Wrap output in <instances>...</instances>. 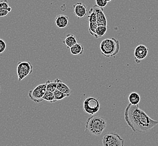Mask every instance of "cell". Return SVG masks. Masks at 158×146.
<instances>
[{
	"mask_svg": "<svg viewBox=\"0 0 158 146\" xmlns=\"http://www.w3.org/2000/svg\"><path fill=\"white\" fill-rule=\"evenodd\" d=\"M125 120L134 132L144 133L158 124V122L149 117L139 105L129 104L125 111Z\"/></svg>",
	"mask_w": 158,
	"mask_h": 146,
	"instance_id": "cell-1",
	"label": "cell"
},
{
	"mask_svg": "<svg viewBox=\"0 0 158 146\" xmlns=\"http://www.w3.org/2000/svg\"><path fill=\"white\" fill-rule=\"evenodd\" d=\"M100 49L102 55L104 57H114L118 54L120 43L118 40L115 38H106L100 43Z\"/></svg>",
	"mask_w": 158,
	"mask_h": 146,
	"instance_id": "cell-2",
	"label": "cell"
},
{
	"mask_svg": "<svg viewBox=\"0 0 158 146\" xmlns=\"http://www.w3.org/2000/svg\"><path fill=\"white\" fill-rule=\"evenodd\" d=\"M105 119L98 116H91L86 122V129L95 136H99L103 133L106 127Z\"/></svg>",
	"mask_w": 158,
	"mask_h": 146,
	"instance_id": "cell-3",
	"label": "cell"
},
{
	"mask_svg": "<svg viewBox=\"0 0 158 146\" xmlns=\"http://www.w3.org/2000/svg\"><path fill=\"white\" fill-rule=\"evenodd\" d=\"M102 144L103 146H124L125 140L117 133H108L104 135Z\"/></svg>",
	"mask_w": 158,
	"mask_h": 146,
	"instance_id": "cell-4",
	"label": "cell"
},
{
	"mask_svg": "<svg viewBox=\"0 0 158 146\" xmlns=\"http://www.w3.org/2000/svg\"><path fill=\"white\" fill-rule=\"evenodd\" d=\"M33 71V67L29 61H20L18 64L16 73L19 82L23 80L27 76L31 75Z\"/></svg>",
	"mask_w": 158,
	"mask_h": 146,
	"instance_id": "cell-5",
	"label": "cell"
},
{
	"mask_svg": "<svg viewBox=\"0 0 158 146\" xmlns=\"http://www.w3.org/2000/svg\"><path fill=\"white\" fill-rule=\"evenodd\" d=\"M82 107L85 113L93 116L99 111L100 109V104L98 99L90 97L84 101Z\"/></svg>",
	"mask_w": 158,
	"mask_h": 146,
	"instance_id": "cell-6",
	"label": "cell"
},
{
	"mask_svg": "<svg viewBox=\"0 0 158 146\" xmlns=\"http://www.w3.org/2000/svg\"><path fill=\"white\" fill-rule=\"evenodd\" d=\"M47 89L46 83L41 84L37 85L33 89L29 91L28 93V96L31 98V100L33 101L36 104H39L43 101V97Z\"/></svg>",
	"mask_w": 158,
	"mask_h": 146,
	"instance_id": "cell-7",
	"label": "cell"
},
{
	"mask_svg": "<svg viewBox=\"0 0 158 146\" xmlns=\"http://www.w3.org/2000/svg\"><path fill=\"white\" fill-rule=\"evenodd\" d=\"M149 52V49L145 45H140L137 46L134 51L135 60L137 64H140L141 61L146 58Z\"/></svg>",
	"mask_w": 158,
	"mask_h": 146,
	"instance_id": "cell-8",
	"label": "cell"
},
{
	"mask_svg": "<svg viewBox=\"0 0 158 146\" xmlns=\"http://www.w3.org/2000/svg\"><path fill=\"white\" fill-rule=\"evenodd\" d=\"M74 15L78 18H82L88 15V10L85 4L81 2H77L73 5Z\"/></svg>",
	"mask_w": 158,
	"mask_h": 146,
	"instance_id": "cell-9",
	"label": "cell"
},
{
	"mask_svg": "<svg viewBox=\"0 0 158 146\" xmlns=\"http://www.w3.org/2000/svg\"><path fill=\"white\" fill-rule=\"evenodd\" d=\"M93 8L94 10L95 11L97 14V18L98 25H104L107 26V20H106V17L104 13V10L103 8H100L99 7L95 5L93 7Z\"/></svg>",
	"mask_w": 158,
	"mask_h": 146,
	"instance_id": "cell-10",
	"label": "cell"
},
{
	"mask_svg": "<svg viewBox=\"0 0 158 146\" xmlns=\"http://www.w3.org/2000/svg\"><path fill=\"white\" fill-rule=\"evenodd\" d=\"M11 10L12 8L10 6L7 0L0 1V18L7 15Z\"/></svg>",
	"mask_w": 158,
	"mask_h": 146,
	"instance_id": "cell-11",
	"label": "cell"
},
{
	"mask_svg": "<svg viewBox=\"0 0 158 146\" xmlns=\"http://www.w3.org/2000/svg\"><path fill=\"white\" fill-rule=\"evenodd\" d=\"M55 24L59 28H64L69 24V17L64 15H58L55 19Z\"/></svg>",
	"mask_w": 158,
	"mask_h": 146,
	"instance_id": "cell-12",
	"label": "cell"
},
{
	"mask_svg": "<svg viewBox=\"0 0 158 146\" xmlns=\"http://www.w3.org/2000/svg\"><path fill=\"white\" fill-rule=\"evenodd\" d=\"M77 43V42L76 36L72 34H67L63 41V43L68 49H70L71 47L76 45Z\"/></svg>",
	"mask_w": 158,
	"mask_h": 146,
	"instance_id": "cell-13",
	"label": "cell"
},
{
	"mask_svg": "<svg viewBox=\"0 0 158 146\" xmlns=\"http://www.w3.org/2000/svg\"><path fill=\"white\" fill-rule=\"evenodd\" d=\"M57 89L60 91L64 93L67 95H71V89L65 83L62 82L61 80L57 78Z\"/></svg>",
	"mask_w": 158,
	"mask_h": 146,
	"instance_id": "cell-14",
	"label": "cell"
},
{
	"mask_svg": "<svg viewBox=\"0 0 158 146\" xmlns=\"http://www.w3.org/2000/svg\"><path fill=\"white\" fill-rule=\"evenodd\" d=\"M70 52L72 55L77 56V55H82L84 53V47L82 45L77 43L76 45L70 48Z\"/></svg>",
	"mask_w": 158,
	"mask_h": 146,
	"instance_id": "cell-15",
	"label": "cell"
},
{
	"mask_svg": "<svg viewBox=\"0 0 158 146\" xmlns=\"http://www.w3.org/2000/svg\"><path fill=\"white\" fill-rule=\"evenodd\" d=\"M130 104L132 105H139L141 100V97L139 93L135 92H131L128 98Z\"/></svg>",
	"mask_w": 158,
	"mask_h": 146,
	"instance_id": "cell-16",
	"label": "cell"
},
{
	"mask_svg": "<svg viewBox=\"0 0 158 146\" xmlns=\"http://www.w3.org/2000/svg\"><path fill=\"white\" fill-rule=\"evenodd\" d=\"M46 89L47 91L54 92L57 89V79H55L54 81L47 80L46 83Z\"/></svg>",
	"mask_w": 158,
	"mask_h": 146,
	"instance_id": "cell-17",
	"label": "cell"
},
{
	"mask_svg": "<svg viewBox=\"0 0 158 146\" xmlns=\"http://www.w3.org/2000/svg\"><path fill=\"white\" fill-rule=\"evenodd\" d=\"M107 31V26L104 25H98L96 29L95 33V38H99V37L103 36L106 33Z\"/></svg>",
	"mask_w": 158,
	"mask_h": 146,
	"instance_id": "cell-18",
	"label": "cell"
},
{
	"mask_svg": "<svg viewBox=\"0 0 158 146\" xmlns=\"http://www.w3.org/2000/svg\"><path fill=\"white\" fill-rule=\"evenodd\" d=\"M87 18L88 19L89 23H97V14L93 7H91L89 10Z\"/></svg>",
	"mask_w": 158,
	"mask_h": 146,
	"instance_id": "cell-19",
	"label": "cell"
},
{
	"mask_svg": "<svg viewBox=\"0 0 158 146\" xmlns=\"http://www.w3.org/2000/svg\"><path fill=\"white\" fill-rule=\"evenodd\" d=\"M53 94H54V96H55V102H57V101H58L63 100L64 98L69 97H70V96L69 95L64 94V93L58 91L57 89H56V90L53 92Z\"/></svg>",
	"mask_w": 158,
	"mask_h": 146,
	"instance_id": "cell-20",
	"label": "cell"
},
{
	"mask_svg": "<svg viewBox=\"0 0 158 146\" xmlns=\"http://www.w3.org/2000/svg\"><path fill=\"white\" fill-rule=\"evenodd\" d=\"M43 101H48L50 103L55 102V96H54L53 92L47 91L46 93H45V94L44 95L43 97Z\"/></svg>",
	"mask_w": 158,
	"mask_h": 146,
	"instance_id": "cell-21",
	"label": "cell"
},
{
	"mask_svg": "<svg viewBox=\"0 0 158 146\" xmlns=\"http://www.w3.org/2000/svg\"><path fill=\"white\" fill-rule=\"evenodd\" d=\"M97 23H89V32L91 36H95V33L96 29L98 27Z\"/></svg>",
	"mask_w": 158,
	"mask_h": 146,
	"instance_id": "cell-22",
	"label": "cell"
},
{
	"mask_svg": "<svg viewBox=\"0 0 158 146\" xmlns=\"http://www.w3.org/2000/svg\"><path fill=\"white\" fill-rule=\"evenodd\" d=\"M95 2H96L95 5L103 9L105 6H106L108 3V2L106 0H95Z\"/></svg>",
	"mask_w": 158,
	"mask_h": 146,
	"instance_id": "cell-23",
	"label": "cell"
},
{
	"mask_svg": "<svg viewBox=\"0 0 158 146\" xmlns=\"http://www.w3.org/2000/svg\"><path fill=\"white\" fill-rule=\"evenodd\" d=\"M6 42L0 38V54H2L6 50Z\"/></svg>",
	"mask_w": 158,
	"mask_h": 146,
	"instance_id": "cell-24",
	"label": "cell"
},
{
	"mask_svg": "<svg viewBox=\"0 0 158 146\" xmlns=\"http://www.w3.org/2000/svg\"><path fill=\"white\" fill-rule=\"evenodd\" d=\"M106 1L108 2H110V1H111L112 0H106Z\"/></svg>",
	"mask_w": 158,
	"mask_h": 146,
	"instance_id": "cell-25",
	"label": "cell"
},
{
	"mask_svg": "<svg viewBox=\"0 0 158 146\" xmlns=\"http://www.w3.org/2000/svg\"><path fill=\"white\" fill-rule=\"evenodd\" d=\"M0 91H1V87H0Z\"/></svg>",
	"mask_w": 158,
	"mask_h": 146,
	"instance_id": "cell-26",
	"label": "cell"
}]
</instances>
